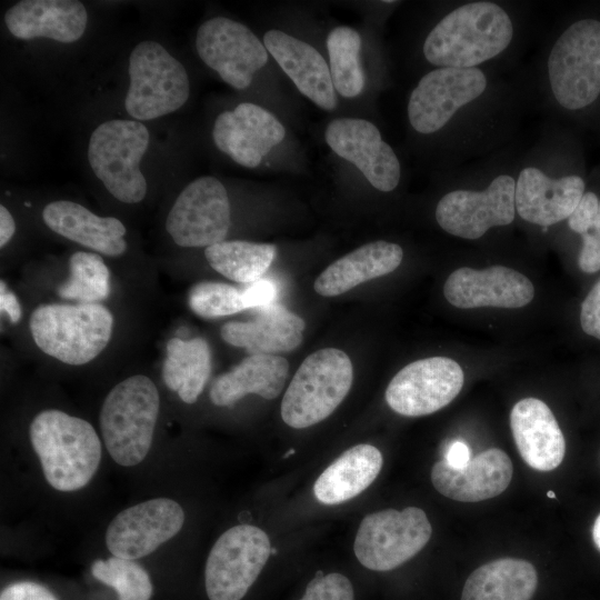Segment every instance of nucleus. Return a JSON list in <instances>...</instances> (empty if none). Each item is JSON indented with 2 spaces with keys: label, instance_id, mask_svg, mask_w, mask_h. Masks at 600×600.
I'll list each match as a JSON object with an SVG mask.
<instances>
[{
  "label": "nucleus",
  "instance_id": "1",
  "mask_svg": "<svg viewBox=\"0 0 600 600\" xmlns=\"http://www.w3.org/2000/svg\"><path fill=\"white\" fill-rule=\"evenodd\" d=\"M512 38V20L502 7L491 1L468 2L433 27L423 54L440 68H476L503 52Z\"/></svg>",
  "mask_w": 600,
  "mask_h": 600
},
{
  "label": "nucleus",
  "instance_id": "2",
  "mask_svg": "<svg viewBox=\"0 0 600 600\" xmlns=\"http://www.w3.org/2000/svg\"><path fill=\"white\" fill-rule=\"evenodd\" d=\"M30 441L47 482L59 491L70 492L87 486L101 460V442L93 427L57 409L34 417Z\"/></svg>",
  "mask_w": 600,
  "mask_h": 600
},
{
  "label": "nucleus",
  "instance_id": "3",
  "mask_svg": "<svg viewBox=\"0 0 600 600\" xmlns=\"http://www.w3.org/2000/svg\"><path fill=\"white\" fill-rule=\"evenodd\" d=\"M29 327L33 341L46 354L81 366L108 346L113 316L100 303H48L32 312Z\"/></svg>",
  "mask_w": 600,
  "mask_h": 600
},
{
  "label": "nucleus",
  "instance_id": "4",
  "mask_svg": "<svg viewBox=\"0 0 600 600\" xmlns=\"http://www.w3.org/2000/svg\"><path fill=\"white\" fill-rule=\"evenodd\" d=\"M160 406L156 384L146 376L119 382L106 397L100 428L111 458L123 467L140 463L148 454Z\"/></svg>",
  "mask_w": 600,
  "mask_h": 600
},
{
  "label": "nucleus",
  "instance_id": "5",
  "mask_svg": "<svg viewBox=\"0 0 600 600\" xmlns=\"http://www.w3.org/2000/svg\"><path fill=\"white\" fill-rule=\"evenodd\" d=\"M353 381L349 356L336 348L308 356L294 373L281 401V418L304 429L327 419L344 400Z\"/></svg>",
  "mask_w": 600,
  "mask_h": 600
},
{
  "label": "nucleus",
  "instance_id": "6",
  "mask_svg": "<svg viewBox=\"0 0 600 600\" xmlns=\"http://www.w3.org/2000/svg\"><path fill=\"white\" fill-rule=\"evenodd\" d=\"M552 94L564 109L579 110L600 94V21L582 19L569 26L548 58Z\"/></svg>",
  "mask_w": 600,
  "mask_h": 600
},
{
  "label": "nucleus",
  "instance_id": "7",
  "mask_svg": "<svg viewBox=\"0 0 600 600\" xmlns=\"http://www.w3.org/2000/svg\"><path fill=\"white\" fill-rule=\"evenodd\" d=\"M149 144V131L136 120H109L98 126L89 141L88 159L106 189L124 203H138L147 193L139 169Z\"/></svg>",
  "mask_w": 600,
  "mask_h": 600
},
{
  "label": "nucleus",
  "instance_id": "8",
  "mask_svg": "<svg viewBox=\"0 0 600 600\" xmlns=\"http://www.w3.org/2000/svg\"><path fill=\"white\" fill-rule=\"evenodd\" d=\"M126 110L137 120H152L181 108L189 98L184 67L160 43L146 40L129 58Z\"/></svg>",
  "mask_w": 600,
  "mask_h": 600
},
{
  "label": "nucleus",
  "instance_id": "9",
  "mask_svg": "<svg viewBox=\"0 0 600 600\" xmlns=\"http://www.w3.org/2000/svg\"><path fill=\"white\" fill-rule=\"evenodd\" d=\"M432 528L423 510L407 507L367 514L357 531L353 551L373 571L392 570L414 557L428 543Z\"/></svg>",
  "mask_w": 600,
  "mask_h": 600
},
{
  "label": "nucleus",
  "instance_id": "10",
  "mask_svg": "<svg viewBox=\"0 0 600 600\" xmlns=\"http://www.w3.org/2000/svg\"><path fill=\"white\" fill-rule=\"evenodd\" d=\"M271 553L267 533L251 524L223 532L211 548L204 571L209 600H241Z\"/></svg>",
  "mask_w": 600,
  "mask_h": 600
},
{
  "label": "nucleus",
  "instance_id": "11",
  "mask_svg": "<svg viewBox=\"0 0 600 600\" xmlns=\"http://www.w3.org/2000/svg\"><path fill=\"white\" fill-rule=\"evenodd\" d=\"M229 228L227 190L209 176L193 180L180 192L166 221L168 233L183 248H207L222 242Z\"/></svg>",
  "mask_w": 600,
  "mask_h": 600
},
{
  "label": "nucleus",
  "instance_id": "12",
  "mask_svg": "<svg viewBox=\"0 0 600 600\" xmlns=\"http://www.w3.org/2000/svg\"><path fill=\"white\" fill-rule=\"evenodd\" d=\"M487 77L479 68H437L424 74L410 94L411 127L429 134L442 129L462 107L479 98Z\"/></svg>",
  "mask_w": 600,
  "mask_h": 600
},
{
  "label": "nucleus",
  "instance_id": "13",
  "mask_svg": "<svg viewBox=\"0 0 600 600\" xmlns=\"http://www.w3.org/2000/svg\"><path fill=\"white\" fill-rule=\"evenodd\" d=\"M463 371L452 359L431 357L402 368L386 390V401L406 417L431 414L448 406L461 391Z\"/></svg>",
  "mask_w": 600,
  "mask_h": 600
},
{
  "label": "nucleus",
  "instance_id": "14",
  "mask_svg": "<svg viewBox=\"0 0 600 600\" xmlns=\"http://www.w3.org/2000/svg\"><path fill=\"white\" fill-rule=\"evenodd\" d=\"M200 59L224 82L242 90L268 61V51L254 33L234 20L217 17L203 22L197 32Z\"/></svg>",
  "mask_w": 600,
  "mask_h": 600
},
{
  "label": "nucleus",
  "instance_id": "15",
  "mask_svg": "<svg viewBox=\"0 0 600 600\" xmlns=\"http://www.w3.org/2000/svg\"><path fill=\"white\" fill-rule=\"evenodd\" d=\"M514 191L516 181L509 174H499L482 191H451L438 202L436 220L452 236L478 239L490 228L513 221Z\"/></svg>",
  "mask_w": 600,
  "mask_h": 600
},
{
  "label": "nucleus",
  "instance_id": "16",
  "mask_svg": "<svg viewBox=\"0 0 600 600\" xmlns=\"http://www.w3.org/2000/svg\"><path fill=\"white\" fill-rule=\"evenodd\" d=\"M181 506L169 498H156L118 513L106 532V544L114 557L134 560L153 552L183 526Z\"/></svg>",
  "mask_w": 600,
  "mask_h": 600
},
{
  "label": "nucleus",
  "instance_id": "17",
  "mask_svg": "<svg viewBox=\"0 0 600 600\" xmlns=\"http://www.w3.org/2000/svg\"><path fill=\"white\" fill-rule=\"evenodd\" d=\"M324 139L339 157L352 162L376 189L392 191L400 180V163L392 148L370 121L356 118L332 120Z\"/></svg>",
  "mask_w": 600,
  "mask_h": 600
},
{
  "label": "nucleus",
  "instance_id": "18",
  "mask_svg": "<svg viewBox=\"0 0 600 600\" xmlns=\"http://www.w3.org/2000/svg\"><path fill=\"white\" fill-rule=\"evenodd\" d=\"M284 134V127L271 112L250 102L220 113L212 130L217 148L246 168L258 167Z\"/></svg>",
  "mask_w": 600,
  "mask_h": 600
},
{
  "label": "nucleus",
  "instance_id": "19",
  "mask_svg": "<svg viewBox=\"0 0 600 600\" xmlns=\"http://www.w3.org/2000/svg\"><path fill=\"white\" fill-rule=\"evenodd\" d=\"M443 293L454 307L521 308L534 296L532 282L517 270L491 266L482 270L463 267L447 279Z\"/></svg>",
  "mask_w": 600,
  "mask_h": 600
},
{
  "label": "nucleus",
  "instance_id": "20",
  "mask_svg": "<svg viewBox=\"0 0 600 600\" xmlns=\"http://www.w3.org/2000/svg\"><path fill=\"white\" fill-rule=\"evenodd\" d=\"M513 466L501 449L491 448L471 458L467 466L452 468L444 460L433 464L431 481L442 496L461 502H479L502 493Z\"/></svg>",
  "mask_w": 600,
  "mask_h": 600
},
{
  "label": "nucleus",
  "instance_id": "21",
  "mask_svg": "<svg viewBox=\"0 0 600 600\" xmlns=\"http://www.w3.org/2000/svg\"><path fill=\"white\" fill-rule=\"evenodd\" d=\"M584 194L579 176L548 177L536 167L523 168L516 181V211L523 220L549 227L568 219Z\"/></svg>",
  "mask_w": 600,
  "mask_h": 600
},
{
  "label": "nucleus",
  "instance_id": "22",
  "mask_svg": "<svg viewBox=\"0 0 600 600\" xmlns=\"http://www.w3.org/2000/svg\"><path fill=\"white\" fill-rule=\"evenodd\" d=\"M263 44L297 89L318 107L332 110L337 106L330 69L311 44L280 30H269Z\"/></svg>",
  "mask_w": 600,
  "mask_h": 600
},
{
  "label": "nucleus",
  "instance_id": "23",
  "mask_svg": "<svg viewBox=\"0 0 600 600\" xmlns=\"http://www.w3.org/2000/svg\"><path fill=\"white\" fill-rule=\"evenodd\" d=\"M510 427L523 461L538 471L559 467L566 452L562 431L550 408L537 398L518 401L510 413Z\"/></svg>",
  "mask_w": 600,
  "mask_h": 600
},
{
  "label": "nucleus",
  "instance_id": "24",
  "mask_svg": "<svg viewBox=\"0 0 600 600\" xmlns=\"http://www.w3.org/2000/svg\"><path fill=\"white\" fill-rule=\"evenodd\" d=\"M87 19L84 6L74 0H23L4 16L8 30L19 39L40 37L63 43L82 37Z\"/></svg>",
  "mask_w": 600,
  "mask_h": 600
},
{
  "label": "nucleus",
  "instance_id": "25",
  "mask_svg": "<svg viewBox=\"0 0 600 600\" xmlns=\"http://www.w3.org/2000/svg\"><path fill=\"white\" fill-rule=\"evenodd\" d=\"M256 311V317L250 321L223 324L221 338L231 346L246 348L250 354H277L300 346L306 328L301 317L277 303Z\"/></svg>",
  "mask_w": 600,
  "mask_h": 600
},
{
  "label": "nucleus",
  "instance_id": "26",
  "mask_svg": "<svg viewBox=\"0 0 600 600\" xmlns=\"http://www.w3.org/2000/svg\"><path fill=\"white\" fill-rule=\"evenodd\" d=\"M47 227L56 233L99 253L117 257L124 253L126 227L113 217H99L69 200L48 203L42 211Z\"/></svg>",
  "mask_w": 600,
  "mask_h": 600
},
{
  "label": "nucleus",
  "instance_id": "27",
  "mask_svg": "<svg viewBox=\"0 0 600 600\" xmlns=\"http://www.w3.org/2000/svg\"><path fill=\"white\" fill-rule=\"evenodd\" d=\"M288 372L289 363L281 356L250 354L214 380L210 400L218 407H230L249 393L276 399L284 387Z\"/></svg>",
  "mask_w": 600,
  "mask_h": 600
},
{
  "label": "nucleus",
  "instance_id": "28",
  "mask_svg": "<svg viewBox=\"0 0 600 600\" xmlns=\"http://www.w3.org/2000/svg\"><path fill=\"white\" fill-rule=\"evenodd\" d=\"M403 258L399 244L374 241L332 262L314 281V290L323 297L344 293L360 283L396 270Z\"/></svg>",
  "mask_w": 600,
  "mask_h": 600
},
{
  "label": "nucleus",
  "instance_id": "29",
  "mask_svg": "<svg viewBox=\"0 0 600 600\" xmlns=\"http://www.w3.org/2000/svg\"><path fill=\"white\" fill-rule=\"evenodd\" d=\"M382 454L374 446L357 444L338 457L318 477L316 498L324 504L346 502L363 492L382 468Z\"/></svg>",
  "mask_w": 600,
  "mask_h": 600
},
{
  "label": "nucleus",
  "instance_id": "30",
  "mask_svg": "<svg viewBox=\"0 0 600 600\" xmlns=\"http://www.w3.org/2000/svg\"><path fill=\"white\" fill-rule=\"evenodd\" d=\"M538 584L534 567L521 559L503 558L476 569L460 600H531Z\"/></svg>",
  "mask_w": 600,
  "mask_h": 600
},
{
  "label": "nucleus",
  "instance_id": "31",
  "mask_svg": "<svg viewBox=\"0 0 600 600\" xmlns=\"http://www.w3.org/2000/svg\"><path fill=\"white\" fill-rule=\"evenodd\" d=\"M210 371L211 352L203 338H172L168 341L162 378L166 386L177 391L183 402L191 404L198 400Z\"/></svg>",
  "mask_w": 600,
  "mask_h": 600
},
{
  "label": "nucleus",
  "instance_id": "32",
  "mask_svg": "<svg viewBox=\"0 0 600 600\" xmlns=\"http://www.w3.org/2000/svg\"><path fill=\"white\" fill-rule=\"evenodd\" d=\"M276 253L274 244L244 240H224L204 250L207 261L217 272L239 283L261 279Z\"/></svg>",
  "mask_w": 600,
  "mask_h": 600
},
{
  "label": "nucleus",
  "instance_id": "33",
  "mask_svg": "<svg viewBox=\"0 0 600 600\" xmlns=\"http://www.w3.org/2000/svg\"><path fill=\"white\" fill-rule=\"evenodd\" d=\"M330 73L334 89L346 98L360 94L364 74L360 63L361 37L353 28L341 26L327 38Z\"/></svg>",
  "mask_w": 600,
  "mask_h": 600
},
{
  "label": "nucleus",
  "instance_id": "34",
  "mask_svg": "<svg viewBox=\"0 0 600 600\" xmlns=\"http://www.w3.org/2000/svg\"><path fill=\"white\" fill-rule=\"evenodd\" d=\"M69 278L57 289L60 298L78 303H98L109 297L110 272L99 254L74 252L69 259Z\"/></svg>",
  "mask_w": 600,
  "mask_h": 600
},
{
  "label": "nucleus",
  "instance_id": "35",
  "mask_svg": "<svg viewBox=\"0 0 600 600\" xmlns=\"http://www.w3.org/2000/svg\"><path fill=\"white\" fill-rule=\"evenodd\" d=\"M93 577L113 588L119 600H149L152 583L147 571L133 560L110 557L96 560L91 568Z\"/></svg>",
  "mask_w": 600,
  "mask_h": 600
},
{
  "label": "nucleus",
  "instance_id": "36",
  "mask_svg": "<svg viewBox=\"0 0 600 600\" xmlns=\"http://www.w3.org/2000/svg\"><path fill=\"white\" fill-rule=\"evenodd\" d=\"M189 307L199 317L212 319L246 309L242 291L222 282L202 281L189 291Z\"/></svg>",
  "mask_w": 600,
  "mask_h": 600
},
{
  "label": "nucleus",
  "instance_id": "37",
  "mask_svg": "<svg viewBox=\"0 0 600 600\" xmlns=\"http://www.w3.org/2000/svg\"><path fill=\"white\" fill-rule=\"evenodd\" d=\"M299 600H354L350 580L341 573L317 576Z\"/></svg>",
  "mask_w": 600,
  "mask_h": 600
},
{
  "label": "nucleus",
  "instance_id": "38",
  "mask_svg": "<svg viewBox=\"0 0 600 600\" xmlns=\"http://www.w3.org/2000/svg\"><path fill=\"white\" fill-rule=\"evenodd\" d=\"M582 236V249L579 254V268L587 273L600 270V201L592 226Z\"/></svg>",
  "mask_w": 600,
  "mask_h": 600
},
{
  "label": "nucleus",
  "instance_id": "39",
  "mask_svg": "<svg viewBox=\"0 0 600 600\" xmlns=\"http://www.w3.org/2000/svg\"><path fill=\"white\" fill-rule=\"evenodd\" d=\"M599 199L593 192H586L577 208L568 218L570 229L583 234L592 226L599 209Z\"/></svg>",
  "mask_w": 600,
  "mask_h": 600
},
{
  "label": "nucleus",
  "instance_id": "40",
  "mask_svg": "<svg viewBox=\"0 0 600 600\" xmlns=\"http://www.w3.org/2000/svg\"><path fill=\"white\" fill-rule=\"evenodd\" d=\"M580 323L587 334L600 340V279L581 304Z\"/></svg>",
  "mask_w": 600,
  "mask_h": 600
},
{
  "label": "nucleus",
  "instance_id": "41",
  "mask_svg": "<svg viewBox=\"0 0 600 600\" xmlns=\"http://www.w3.org/2000/svg\"><path fill=\"white\" fill-rule=\"evenodd\" d=\"M277 287L269 279H259L242 291L246 309H258L274 303Z\"/></svg>",
  "mask_w": 600,
  "mask_h": 600
},
{
  "label": "nucleus",
  "instance_id": "42",
  "mask_svg": "<svg viewBox=\"0 0 600 600\" xmlns=\"http://www.w3.org/2000/svg\"><path fill=\"white\" fill-rule=\"evenodd\" d=\"M0 600H57L54 594L46 587L31 582H16L1 592Z\"/></svg>",
  "mask_w": 600,
  "mask_h": 600
},
{
  "label": "nucleus",
  "instance_id": "43",
  "mask_svg": "<svg viewBox=\"0 0 600 600\" xmlns=\"http://www.w3.org/2000/svg\"><path fill=\"white\" fill-rule=\"evenodd\" d=\"M0 308L6 312L12 323H17L22 316V310L16 294L8 289L4 281L0 282Z\"/></svg>",
  "mask_w": 600,
  "mask_h": 600
},
{
  "label": "nucleus",
  "instance_id": "44",
  "mask_svg": "<svg viewBox=\"0 0 600 600\" xmlns=\"http://www.w3.org/2000/svg\"><path fill=\"white\" fill-rule=\"evenodd\" d=\"M471 459L470 448L462 441H453L444 456V461L452 468H462Z\"/></svg>",
  "mask_w": 600,
  "mask_h": 600
},
{
  "label": "nucleus",
  "instance_id": "45",
  "mask_svg": "<svg viewBox=\"0 0 600 600\" xmlns=\"http://www.w3.org/2000/svg\"><path fill=\"white\" fill-rule=\"evenodd\" d=\"M16 231L13 217L4 206H0V247L3 248Z\"/></svg>",
  "mask_w": 600,
  "mask_h": 600
},
{
  "label": "nucleus",
  "instance_id": "46",
  "mask_svg": "<svg viewBox=\"0 0 600 600\" xmlns=\"http://www.w3.org/2000/svg\"><path fill=\"white\" fill-rule=\"evenodd\" d=\"M592 537H593V541H594L596 546L600 550V514L597 517V519H596V521L593 523Z\"/></svg>",
  "mask_w": 600,
  "mask_h": 600
},
{
  "label": "nucleus",
  "instance_id": "47",
  "mask_svg": "<svg viewBox=\"0 0 600 600\" xmlns=\"http://www.w3.org/2000/svg\"><path fill=\"white\" fill-rule=\"evenodd\" d=\"M547 496H548L549 498H553V499L556 498L554 492L551 491V490L547 492Z\"/></svg>",
  "mask_w": 600,
  "mask_h": 600
}]
</instances>
